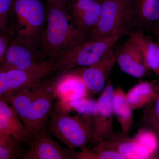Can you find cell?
<instances>
[{
    "label": "cell",
    "instance_id": "obj_28",
    "mask_svg": "<svg viewBox=\"0 0 159 159\" xmlns=\"http://www.w3.org/2000/svg\"><path fill=\"white\" fill-rule=\"evenodd\" d=\"M20 142L13 137L5 134L0 130V144H15Z\"/></svg>",
    "mask_w": 159,
    "mask_h": 159
},
{
    "label": "cell",
    "instance_id": "obj_15",
    "mask_svg": "<svg viewBox=\"0 0 159 159\" xmlns=\"http://www.w3.org/2000/svg\"><path fill=\"white\" fill-rule=\"evenodd\" d=\"M135 28L154 33L159 26V0H129Z\"/></svg>",
    "mask_w": 159,
    "mask_h": 159
},
{
    "label": "cell",
    "instance_id": "obj_14",
    "mask_svg": "<svg viewBox=\"0 0 159 159\" xmlns=\"http://www.w3.org/2000/svg\"><path fill=\"white\" fill-rule=\"evenodd\" d=\"M99 142L105 148L122 155L126 159L155 158L148 150L138 144L133 138L121 131L114 132L110 139Z\"/></svg>",
    "mask_w": 159,
    "mask_h": 159
},
{
    "label": "cell",
    "instance_id": "obj_30",
    "mask_svg": "<svg viewBox=\"0 0 159 159\" xmlns=\"http://www.w3.org/2000/svg\"><path fill=\"white\" fill-rule=\"evenodd\" d=\"M156 35L157 37V41L156 43L157 44H159V26L158 27L157 29H156L154 33H153Z\"/></svg>",
    "mask_w": 159,
    "mask_h": 159
},
{
    "label": "cell",
    "instance_id": "obj_6",
    "mask_svg": "<svg viewBox=\"0 0 159 159\" xmlns=\"http://www.w3.org/2000/svg\"><path fill=\"white\" fill-rule=\"evenodd\" d=\"M54 60H46L28 70L0 68V99L9 104L15 93L36 84L55 72Z\"/></svg>",
    "mask_w": 159,
    "mask_h": 159
},
{
    "label": "cell",
    "instance_id": "obj_22",
    "mask_svg": "<svg viewBox=\"0 0 159 159\" xmlns=\"http://www.w3.org/2000/svg\"><path fill=\"white\" fill-rule=\"evenodd\" d=\"M93 147L80 152L78 159H126L116 152L102 146L99 142Z\"/></svg>",
    "mask_w": 159,
    "mask_h": 159
},
{
    "label": "cell",
    "instance_id": "obj_5",
    "mask_svg": "<svg viewBox=\"0 0 159 159\" xmlns=\"http://www.w3.org/2000/svg\"><path fill=\"white\" fill-rule=\"evenodd\" d=\"M122 36L110 35L91 39L74 48L54 60L55 71H67L96 63L111 49Z\"/></svg>",
    "mask_w": 159,
    "mask_h": 159
},
{
    "label": "cell",
    "instance_id": "obj_29",
    "mask_svg": "<svg viewBox=\"0 0 159 159\" xmlns=\"http://www.w3.org/2000/svg\"><path fill=\"white\" fill-rule=\"evenodd\" d=\"M47 2L59 3L66 6L70 0H46Z\"/></svg>",
    "mask_w": 159,
    "mask_h": 159
},
{
    "label": "cell",
    "instance_id": "obj_24",
    "mask_svg": "<svg viewBox=\"0 0 159 159\" xmlns=\"http://www.w3.org/2000/svg\"><path fill=\"white\" fill-rule=\"evenodd\" d=\"M97 100L85 97L69 100L68 109L76 110L83 116L93 117Z\"/></svg>",
    "mask_w": 159,
    "mask_h": 159
},
{
    "label": "cell",
    "instance_id": "obj_9",
    "mask_svg": "<svg viewBox=\"0 0 159 159\" xmlns=\"http://www.w3.org/2000/svg\"><path fill=\"white\" fill-rule=\"evenodd\" d=\"M29 148L20 159H78L80 152L62 148L54 140L47 127L40 129L30 141Z\"/></svg>",
    "mask_w": 159,
    "mask_h": 159
},
{
    "label": "cell",
    "instance_id": "obj_8",
    "mask_svg": "<svg viewBox=\"0 0 159 159\" xmlns=\"http://www.w3.org/2000/svg\"><path fill=\"white\" fill-rule=\"evenodd\" d=\"M114 88L110 77L108 78L104 89L97 100L93 116V138L91 146L110 139L113 135V99Z\"/></svg>",
    "mask_w": 159,
    "mask_h": 159
},
{
    "label": "cell",
    "instance_id": "obj_23",
    "mask_svg": "<svg viewBox=\"0 0 159 159\" xmlns=\"http://www.w3.org/2000/svg\"><path fill=\"white\" fill-rule=\"evenodd\" d=\"M133 139L156 158L159 150V140L154 133L145 129H139Z\"/></svg>",
    "mask_w": 159,
    "mask_h": 159
},
{
    "label": "cell",
    "instance_id": "obj_32",
    "mask_svg": "<svg viewBox=\"0 0 159 159\" xmlns=\"http://www.w3.org/2000/svg\"><path fill=\"white\" fill-rule=\"evenodd\" d=\"M98 1H100V2H103V1H107V0H98Z\"/></svg>",
    "mask_w": 159,
    "mask_h": 159
},
{
    "label": "cell",
    "instance_id": "obj_25",
    "mask_svg": "<svg viewBox=\"0 0 159 159\" xmlns=\"http://www.w3.org/2000/svg\"><path fill=\"white\" fill-rule=\"evenodd\" d=\"M13 0H0V32H9Z\"/></svg>",
    "mask_w": 159,
    "mask_h": 159
},
{
    "label": "cell",
    "instance_id": "obj_7",
    "mask_svg": "<svg viewBox=\"0 0 159 159\" xmlns=\"http://www.w3.org/2000/svg\"><path fill=\"white\" fill-rule=\"evenodd\" d=\"M59 80H42L37 84L35 97L29 115L23 123L31 139L38 131L47 126L57 97Z\"/></svg>",
    "mask_w": 159,
    "mask_h": 159
},
{
    "label": "cell",
    "instance_id": "obj_1",
    "mask_svg": "<svg viewBox=\"0 0 159 159\" xmlns=\"http://www.w3.org/2000/svg\"><path fill=\"white\" fill-rule=\"evenodd\" d=\"M47 23L41 49L46 58H56L90 39L80 29L67 9L59 3L47 2Z\"/></svg>",
    "mask_w": 159,
    "mask_h": 159
},
{
    "label": "cell",
    "instance_id": "obj_21",
    "mask_svg": "<svg viewBox=\"0 0 159 159\" xmlns=\"http://www.w3.org/2000/svg\"><path fill=\"white\" fill-rule=\"evenodd\" d=\"M138 126L139 129L153 132L159 140V90L155 97L143 108Z\"/></svg>",
    "mask_w": 159,
    "mask_h": 159
},
{
    "label": "cell",
    "instance_id": "obj_4",
    "mask_svg": "<svg viewBox=\"0 0 159 159\" xmlns=\"http://www.w3.org/2000/svg\"><path fill=\"white\" fill-rule=\"evenodd\" d=\"M102 10L97 25L90 32L91 39L113 35H128L135 28L129 0L101 2Z\"/></svg>",
    "mask_w": 159,
    "mask_h": 159
},
{
    "label": "cell",
    "instance_id": "obj_20",
    "mask_svg": "<svg viewBox=\"0 0 159 159\" xmlns=\"http://www.w3.org/2000/svg\"><path fill=\"white\" fill-rule=\"evenodd\" d=\"M38 83L17 91L9 99V105L17 114L23 124L29 115L31 103L35 97L36 86Z\"/></svg>",
    "mask_w": 159,
    "mask_h": 159
},
{
    "label": "cell",
    "instance_id": "obj_2",
    "mask_svg": "<svg viewBox=\"0 0 159 159\" xmlns=\"http://www.w3.org/2000/svg\"><path fill=\"white\" fill-rule=\"evenodd\" d=\"M47 23L42 0H13L9 30L15 38L40 48Z\"/></svg>",
    "mask_w": 159,
    "mask_h": 159
},
{
    "label": "cell",
    "instance_id": "obj_3",
    "mask_svg": "<svg viewBox=\"0 0 159 159\" xmlns=\"http://www.w3.org/2000/svg\"><path fill=\"white\" fill-rule=\"evenodd\" d=\"M92 118L80 114L73 116L65 111L52 109L46 127L51 135L68 148L83 150L93 138Z\"/></svg>",
    "mask_w": 159,
    "mask_h": 159
},
{
    "label": "cell",
    "instance_id": "obj_18",
    "mask_svg": "<svg viewBox=\"0 0 159 159\" xmlns=\"http://www.w3.org/2000/svg\"><path fill=\"white\" fill-rule=\"evenodd\" d=\"M159 90V84L156 80L141 81L126 93V98L134 111L142 109L155 97Z\"/></svg>",
    "mask_w": 159,
    "mask_h": 159
},
{
    "label": "cell",
    "instance_id": "obj_11",
    "mask_svg": "<svg viewBox=\"0 0 159 159\" xmlns=\"http://www.w3.org/2000/svg\"><path fill=\"white\" fill-rule=\"evenodd\" d=\"M116 63V51L113 48L93 65L78 67L79 69L71 72L80 77L86 88L91 93H101Z\"/></svg>",
    "mask_w": 159,
    "mask_h": 159
},
{
    "label": "cell",
    "instance_id": "obj_13",
    "mask_svg": "<svg viewBox=\"0 0 159 159\" xmlns=\"http://www.w3.org/2000/svg\"><path fill=\"white\" fill-rule=\"evenodd\" d=\"M76 25L90 34L99 21L101 2L98 0H70L66 5Z\"/></svg>",
    "mask_w": 159,
    "mask_h": 159
},
{
    "label": "cell",
    "instance_id": "obj_27",
    "mask_svg": "<svg viewBox=\"0 0 159 159\" xmlns=\"http://www.w3.org/2000/svg\"><path fill=\"white\" fill-rule=\"evenodd\" d=\"M11 38V34L9 31L0 32V65L5 58Z\"/></svg>",
    "mask_w": 159,
    "mask_h": 159
},
{
    "label": "cell",
    "instance_id": "obj_12",
    "mask_svg": "<svg viewBox=\"0 0 159 159\" xmlns=\"http://www.w3.org/2000/svg\"><path fill=\"white\" fill-rule=\"evenodd\" d=\"M116 57L121 70L132 77L142 78L151 71L139 48L129 38L116 51Z\"/></svg>",
    "mask_w": 159,
    "mask_h": 159
},
{
    "label": "cell",
    "instance_id": "obj_17",
    "mask_svg": "<svg viewBox=\"0 0 159 159\" xmlns=\"http://www.w3.org/2000/svg\"><path fill=\"white\" fill-rule=\"evenodd\" d=\"M128 35L141 51L148 68L159 77V56L156 43L140 29L134 30Z\"/></svg>",
    "mask_w": 159,
    "mask_h": 159
},
{
    "label": "cell",
    "instance_id": "obj_31",
    "mask_svg": "<svg viewBox=\"0 0 159 159\" xmlns=\"http://www.w3.org/2000/svg\"><path fill=\"white\" fill-rule=\"evenodd\" d=\"M157 46H158V54H159V44H157Z\"/></svg>",
    "mask_w": 159,
    "mask_h": 159
},
{
    "label": "cell",
    "instance_id": "obj_10",
    "mask_svg": "<svg viewBox=\"0 0 159 159\" xmlns=\"http://www.w3.org/2000/svg\"><path fill=\"white\" fill-rule=\"evenodd\" d=\"M46 60L40 48L12 37L0 68L28 70Z\"/></svg>",
    "mask_w": 159,
    "mask_h": 159
},
{
    "label": "cell",
    "instance_id": "obj_26",
    "mask_svg": "<svg viewBox=\"0 0 159 159\" xmlns=\"http://www.w3.org/2000/svg\"><path fill=\"white\" fill-rule=\"evenodd\" d=\"M24 152L20 142L12 144H0V159L20 158Z\"/></svg>",
    "mask_w": 159,
    "mask_h": 159
},
{
    "label": "cell",
    "instance_id": "obj_16",
    "mask_svg": "<svg viewBox=\"0 0 159 159\" xmlns=\"http://www.w3.org/2000/svg\"><path fill=\"white\" fill-rule=\"evenodd\" d=\"M0 130L21 143L31 140L21 120L9 103L0 99Z\"/></svg>",
    "mask_w": 159,
    "mask_h": 159
},
{
    "label": "cell",
    "instance_id": "obj_19",
    "mask_svg": "<svg viewBox=\"0 0 159 159\" xmlns=\"http://www.w3.org/2000/svg\"><path fill=\"white\" fill-rule=\"evenodd\" d=\"M113 108L114 116L121 126V131L129 134L134 123V110L120 86L114 90Z\"/></svg>",
    "mask_w": 159,
    "mask_h": 159
}]
</instances>
